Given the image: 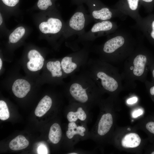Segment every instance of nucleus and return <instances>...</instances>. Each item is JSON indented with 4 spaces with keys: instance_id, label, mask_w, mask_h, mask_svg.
I'll return each instance as SVG.
<instances>
[{
    "instance_id": "13",
    "label": "nucleus",
    "mask_w": 154,
    "mask_h": 154,
    "mask_svg": "<svg viewBox=\"0 0 154 154\" xmlns=\"http://www.w3.org/2000/svg\"><path fill=\"white\" fill-rule=\"evenodd\" d=\"M51 98L47 95L45 96L39 102L35 111V115L41 117L45 114L50 109L52 104Z\"/></svg>"
},
{
    "instance_id": "23",
    "label": "nucleus",
    "mask_w": 154,
    "mask_h": 154,
    "mask_svg": "<svg viewBox=\"0 0 154 154\" xmlns=\"http://www.w3.org/2000/svg\"><path fill=\"white\" fill-rule=\"evenodd\" d=\"M144 83L150 96L154 100V83L150 82L146 80Z\"/></svg>"
},
{
    "instance_id": "16",
    "label": "nucleus",
    "mask_w": 154,
    "mask_h": 154,
    "mask_svg": "<svg viewBox=\"0 0 154 154\" xmlns=\"http://www.w3.org/2000/svg\"><path fill=\"white\" fill-rule=\"evenodd\" d=\"M29 143L28 141L24 136L19 135L10 142L9 145L11 150L17 151L26 148L29 145Z\"/></svg>"
},
{
    "instance_id": "22",
    "label": "nucleus",
    "mask_w": 154,
    "mask_h": 154,
    "mask_svg": "<svg viewBox=\"0 0 154 154\" xmlns=\"http://www.w3.org/2000/svg\"><path fill=\"white\" fill-rule=\"evenodd\" d=\"M52 4L51 0H38L37 4L38 8L41 10H46Z\"/></svg>"
},
{
    "instance_id": "18",
    "label": "nucleus",
    "mask_w": 154,
    "mask_h": 154,
    "mask_svg": "<svg viewBox=\"0 0 154 154\" xmlns=\"http://www.w3.org/2000/svg\"><path fill=\"white\" fill-rule=\"evenodd\" d=\"M62 135L61 128L57 123H53L51 126L48 134L50 141L53 144L58 143L60 141Z\"/></svg>"
},
{
    "instance_id": "5",
    "label": "nucleus",
    "mask_w": 154,
    "mask_h": 154,
    "mask_svg": "<svg viewBox=\"0 0 154 154\" xmlns=\"http://www.w3.org/2000/svg\"><path fill=\"white\" fill-rule=\"evenodd\" d=\"M83 44L84 46L82 48L64 57L60 61L65 77L74 74L87 64L91 45L90 42Z\"/></svg>"
},
{
    "instance_id": "20",
    "label": "nucleus",
    "mask_w": 154,
    "mask_h": 154,
    "mask_svg": "<svg viewBox=\"0 0 154 154\" xmlns=\"http://www.w3.org/2000/svg\"><path fill=\"white\" fill-rule=\"evenodd\" d=\"M25 32V29L23 27L17 28L10 35L9 37V41L13 43L17 42L23 37Z\"/></svg>"
},
{
    "instance_id": "6",
    "label": "nucleus",
    "mask_w": 154,
    "mask_h": 154,
    "mask_svg": "<svg viewBox=\"0 0 154 154\" xmlns=\"http://www.w3.org/2000/svg\"><path fill=\"white\" fill-rule=\"evenodd\" d=\"M93 21L89 13L84 9L79 8L65 24V37L68 38L74 35L78 36L82 34L85 32L86 27Z\"/></svg>"
},
{
    "instance_id": "26",
    "label": "nucleus",
    "mask_w": 154,
    "mask_h": 154,
    "mask_svg": "<svg viewBox=\"0 0 154 154\" xmlns=\"http://www.w3.org/2000/svg\"><path fill=\"white\" fill-rule=\"evenodd\" d=\"M5 5L9 7H13L19 2V0H1Z\"/></svg>"
},
{
    "instance_id": "4",
    "label": "nucleus",
    "mask_w": 154,
    "mask_h": 154,
    "mask_svg": "<svg viewBox=\"0 0 154 154\" xmlns=\"http://www.w3.org/2000/svg\"><path fill=\"white\" fill-rule=\"evenodd\" d=\"M70 76L66 86L70 100L84 104L93 103L98 99L102 91L84 71Z\"/></svg>"
},
{
    "instance_id": "28",
    "label": "nucleus",
    "mask_w": 154,
    "mask_h": 154,
    "mask_svg": "<svg viewBox=\"0 0 154 154\" xmlns=\"http://www.w3.org/2000/svg\"><path fill=\"white\" fill-rule=\"evenodd\" d=\"M138 100V99L136 97H133L128 99L127 101V102L128 104H132L136 103Z\"/></svg>"
},
{
    "instance_id": "31",
    "label": "nucleus",
    "mask_w": 154,
    "mask_h": 154,
    "mask_svg": "<svg viewBox=\"0 0 154 154\" xmlns=\"http://www.w3.org/2000/svg\"><path fill=\"white\" fill-rule=\"evenodd\" d=\"M39 148H38L39 152V153H44L45 150V148L44 146H39Z\"/></svg>"
},
{
    "instance_id": "35",
    "label": "nucleus",
    "mask_w": 154,
    "mask_h": 154,
    "mask_svg": "<svg viewBox=\"0 0 154 154\" xmlns=\"http://www.w3.org/2000/svg\"><path fill=\"white\" fill-rule=\"evenodd\" d=\"M69 154H77L78 153H76L72 152L68 153Z\"/></svg>"
},
{
    "instance_id": "36",
    "label": "nucleus",
    "mask_w": 154,
    "mask_h": 154,
    "mask_svg": "<svg viewBox=\"0 0 154 154\" xmlns=\"http://www.w3.org/2000/svg\"><path fill=\"white\" fill-rule=\"evenodd\" d=\"M127 130H129V131H130L131 130V129L130 128H128V129H127Z\"/></svg>"
},
{
    "instance_id": "1",
    "label": "nucleus",
    "mask_w": 154,
    "mask_h": 154,
    "mask_svg": "<svg viewBox=\"0 0 154 154\" xmlns=\"http://www.w3.org/2000/svg\"><path fill=\"white\" fill-rule=\"evenodd\" d=\"M83 68L102 92L114 93L123 88L121 74L113 64L90 58Z\"/></svg>"
},
{
    "instance_id": "25",
    "label": "nucleus",
    "mask_w": 154,
    "mask_h": 154,
    "mask_svg": "<svg viewBox=\"0 0 154 154\" xmlns=\"http://www.w3.org/2000/svg\"><path fill=\"white\" fill-rule=\"evenodd\" d=\"M145 128L147 131L152 135H154V121H148L145 125Z\"/></svg>"
},
{
    "instance_id": "24",
    "label": "nucleus",
    "mask_w": 154,
    "mask_h": 154,
    "mask_svg": "<svg viewBox=\"0 0 154 154\" xmlns=\"http://www.w3.org/2000/svg\"><path fill=\"white\" fill-rule=\"evenodd\" d=\"M129 8L134 11L137 9L138 6L139 0H127Z\"/></svg>"
},
{
    "instance_id": "11",
    "label": "nucleus",
    "mask_w": 154,
    "mask_h": 154,
    "mask_svg": "<svg viewBox=\"0 0 154 154\" xmlns=\"http://www.w3.org/2000/svg\"><path fill=\"white\" fill-rule=\"evenodd\" d=\"M31 85L26 80L18 79L14 82L12 90L14 94L18 98H21L25 96L30 91Z\"/></svg>"
},
{
    "instance_id": "10",
    "label": "nucleus",
    "mask_w": 154,
    "mask_h": 154,
    "mask_svg": "<svg viewBox=\"0 0 154 154\" xmlns=\"http://www.w3.org/2000/svg\"><path fill=\"white\" fill-rule=\"evenodd\" d=\"M27 56L29 61L27 66L30 71L36 72L42 68L44 59L38 52L35 50H31L29 51Z\"/></svg>"
},
{
    "instance_id": "8",
    "label": "nucleus",
    "mask_w": 154,
    "mask_h": 154,
    "mask_svg": "<svg viewBox=\"0 0 154 154\" xmlns=\"http://www.w3.org/2000/svg\"><path fill=\"white\" fill-rule=\"evenodd\" d=\"M64 24L60 19L56 17H51L47 21L40 23L39 25L40 31L44 34L55 35L58 33L63 29Z\"/></svg>"
},
{
    "instance_id": "34",
    "label": "nucleus",
    "mask_w": 154,
    "mask_h": 154,
    "mask_svg": "<svg viewBox=\"0 0 154 154\" xmlns=\"http://www.w3.org/2000/svg\"><path fill=\"white\" fill-rule=\"evenodd\" d=\"M2 66V61L1 58H0V70H1Z\"/></svg>"
},
{
    "instance_id": "21",
    "label": "nucleus",
    "mask_w": 154,
    "mask_h": 154,
    "mask_svg": "<svg viewBox=\"0 0 154 154\" xmlns=\"http://www.w3.org/2000/svg\"><path fill=\"white\" fill-rule=\"evenodd\" d=\"M9 113L6 103L4 101H0V119L5 120L9 117Z\"/></svg>"
},
{
    "instance_id": "3",
    "label": "nucleus",
    "mask_w": 154,
    "mask_h": 154,
    "mask_svg": "<svg viewBox=\"0 0 154 154\" xmlns=\"http://www.w3.org/2000/svg\"><path fill=\"white\" fill-rule=\"evenodd\" d=\"M135 45L122 36H115L101 45L91 47V52L96 54L100 60L113 65L125 61L135 49Z\"/></svg>"
},
{
    "instance_id": "2",
    "label": "nucleus",
    "mask_w": 154,
    "mask_h": 154,
    "mask_svg": "<svg viewBox=\"0 0 154 154\" xmlns=\"http://www.w3.org/2000/svg\"><path fill=\"white\" fill-rule=\"evenodd\" d=\"M154 64V59L146 50L139 46L135 49L124 61L121 74L124 86L134 88L136 80L145 83L148 71Z\"/></svg>"
},
{
    "instance_id": "19",
    "label": "nucleus",
    "mask_w": 154,
    "mask_h": 154,
    "mask_svg": "<svg viewBox=\"0 0 154 154\" xmlns=\"http://www.w3.org/2000/svg\"><path fill=\"white\" fill-rule=\"evenodd\" d=\"M86 117V114L81 107H78L76 112H69L67 115V119L69 122H75L78 119L84 121Z\"/></svg>"
},
{
    "instance_id": "14",
    "label": "nucleus",
    "mask_w": 154,
    "mask_h": 154,
    "mask_svg": "<svg viewBox=\"0 0 154 154\" xmlns=\"http://www.w3.org/2000/svg\"><path fill=\"white\" fill-rule=\"evenodd\" d=\"M46 67L52 78H60L63 76L65 77L60 60H56L49 61L47 63Z\"/></svg>"
},
{
    "instance_id": "9",
    "label": "nucleus",
    "mask_w": 154,
    "mask_h": 154,
    "mask_svg": "<svg viewBox=\"0 0 154 154\" xmlns=\"http://www.w3.org/2000/svg\"><path fill=\"white\" fill-rule=\"evenodd\" d=\"M89 13L93 20L96 22L109 20L114 15V13L108 8L98 7L93 3L90 5Z\"/></svg>"
},
{
    "instance_id": "30",
    "label": "nucleus",
    "mask_w": 154,
    "mask_h": 154,
    "mask_svg": "<svg viewBox=\"0 0 154 154\" xmlns=\"http://www.w3.org/2000/svg\"><path fill=\"white\" fill-rule=\"evenodd\" d=\"M150 70H151L152 77V82L154 83V64L151 67Z\"/></svg>"
},
{
    "instance_id": "7",
    "label": "nucleus",
    "mask_w": 154,
    "mask_h": 154,
    "mask_svg": "<svg viewBox=\"0 0 154 154\" xmlns=\"http://www.w3.org/2000/svg\"><path fill=\"white\" fill-rule=\"evenodd\" d=\"M114 27L113 23L109 20L97 22L88 31H85L78 36L77 38L70 44V47L74 51L77 50V46L79 43L83 44L93 41L98 37L110 33L113 31Z\"/></svg>"
},
{
    "instance_id": "32",
    "label": "nucleus",
    "mask_w": 154,
    "mask_h": 154,
    "mask_svg": "<svg viewBox=\"0 0 154 154\" xmlns=\"http://www.w3.org/2000/svg\"><path fill=\"white\" fill-rule=\"evenodd\" d=\"M3 22V19L0 13V25H1Z\"/></svg>"
},
{
    "instance_id": "17",
    "label": "nucleus",
    "mask_w": 154,
    "mask_h": 154,
    "mask_svg": "<svg viewBox=\"0 0 154 154\" xmlns=\"http://www.w3.org/2000/svg\"><path fill=\"white\" fill-rule=\"evenodd\" d=\"M86 130V128L83 126H77L74 122H70L68 124L66 135L69 139L72 138L74 135H77L83 137Z\"/></svg>"
},
{
    "instance_id": "12",
    "label": "nucleus",
    "mask_w": 154,
    "mask_h": 154,
    "mask_svg": "<svg viewBox=\"0 0 154 154\" xmlns=\"http://www.w3.org/2000/svg\"><path fill=\"white\" fill-rule=\"evenodd\" d=\"M113 123L112 116L109 113L103 114L98 122L97 132L100 136H103L110 130Z\"/></svg>"
},
{
    "instance_id": "27",
    "label": "nucleus",
    "mask_w": 154,
    "mask_h": 154,
    "mask_svg": "<svg viewBox=\"0 0 154 154\" xmlns=\"http://www.w3.org/2000/svg\"><path fill=\"white\" fill-rule=\"evenodd\" d=\"M143 110L141 109H139L135 110L132 113V117L134 118L137 117L142 115L143 113Z\"/></svg>"
},
{
    "instance_id": "33",
    "label": "nucleus",
    "mask_w": 154,
    "mask_h": 154,
    "mask_svg": "<svg viewBox=\"0 0 154 154\" xmlns=\"http://www.w3.org/2000/svg\"><path fill=\"white\" fill-rule=\"evenodd\" d=\"M143 1L147 3H150L152 2L153 0H142Z\"/></svg>"
},
{
    "instance_id": "29",
    "label": "nucleus",
    "mask_w": 154,
    "mask_h": 154,
    "mask_svg": "<svg viewBox=\"0 0 154 154\" xmlns=\"http://www.w3.org/2000/svg\"><path fill=\"white\" fill-rule=\"evenodd\" d=\"M151 29L150 32V36L154 40V20L152 21L151 23Z\"/></svg>"
},
{
    "instance_id": "15",
    "label": "nucleus",
    "mask_w": 154,
    "mask_h": 154,
    "mask_svg": "<svg viewBox=\"0 0 154 154\" xmlns=\"http://www.w3.org/2000/svg\"><path fill=\"white\" fill-rule=\"evenodd\" d=\"M141 139L139 136L135 133H130L126 135L121 140L122 146L126 148H133L139 145Z\"/></svg>"
}]
</instances>
